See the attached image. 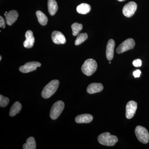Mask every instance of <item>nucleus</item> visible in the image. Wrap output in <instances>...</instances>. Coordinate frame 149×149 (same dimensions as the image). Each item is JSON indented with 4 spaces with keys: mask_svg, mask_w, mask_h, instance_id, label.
<instances>
[{
    "mask_svg": "<svg viewBox=\"0 0 149 149\" xmlns=\"http://www.w3.org/2000/svg\"><path fill=\"white\" fill-rule=\"evenodd\" d=\"M59 81L58 80H52L45 86L42 93V96L45 99L52 97L58 89Z\"/></svg>",
    "mask_w": 149,
    "mask_h": 149,
    "instance_id": "nucleus-1",
    "label": "nucleus"
},
{
    "mask_svg": "<svg viewBox=\"0 0 149 149\" xmlns=\"http://www.w3.org/2000/svg\"><path fill=\"white\" fill-rule=\"evenodd\" d=\"M97 68V62L93 59H88L84 63L81 70L83 73L87 76H90L95 73Z\"/></svg>",
    "mask_w": 149,
    "mask_h": 149,
    "instance_id": "nucleus-2",
    "label": "nucleus"
},
{
    "mask_svg": "<svg viewBox=\"0 0 149 149\" xmlns=\"http://www.w3.org/2000/svg\"><path fill=\"white\" fill-rule=\"evenodd\" d=\"M98 141L100 144L104 146H113L118 141L116 136L111 135L108 132L102 133L98 137Z\"/></svg>",
    "mask_w": 149,
    "mask_h": 149,
    "instance_id": "nucleus-3",
    "label": "nucleus"
},
{
    "mask_svg": "<svg viewBox=\"0 0 149 149\" xmlns=\"http://www.w3.org/2000/svg\"><path fill=\"white\" fill-rule=\"evenodd\" d=\"M64 103L61 101H58L54 104L50 113V116L52 120H56L60 116L64 109Z\"/></svg>",
    "mask_w": 149,
    "mask_h": 149,
    "instance_id": "nucleus-4",
    "label": "nucleus"
},
{
    "mask_svg": "<svg viewBox=\"0 0 149 149\" xmlns=\"http://www.w3.org/2000/svg\"><path fill=\"white\" fill-rule=\"evenodd\" d=\"M135 133L137 139L141 143L143 144L148 143L149 134L146 128L141 125L137 126L135 129Z\"/></svg>",
    "mask_w": 149,
    "mask_h": 149,
    "instance_id": "nucleus-5",
    "label": "nucleus"
},
{
    "mask_svg": "<svg viewBox=\"0 0 149 149\" xmlns=\"http://www.w3.org/2000/svg\"><path fill=\"white\" fill-rule=\"evenodd\" d=\"M136 43L133 39L129 38L123 41L116 49V51L117 54H120L132 49L135 47Z\"/></svg>",
    "mask_w": 149,
    "mask_h": 149,
    "instance_id": "nucleus-6",
    "label": "nucleus"
},
{
    "mask_svg": "<svg viewBox=\"0 0 149 149\" xmlns=\"http://www.w3.org/2000/svg\"><path fill=\"white\" fill-rule=\"evenodd\" d=\"M137 5L135 2L130 1L125 4L123 9V13L125 17H130L136 12Z\"/></svg>",
    "mask_w": 149,
    "mask_h": 149,
    "instance_id": "nucleus-7",
    "label": "nucleus"
},
{
    "mask_svg": "<svg viewBox=\"0 0 149 149\" xmlns=\"http://www.w3.org/2000/svg\"><path fill=\"white\" fill-rule=\"evenodd\" d=\"M41 64L37 61H31L27 63L24 65L20 66L19 71L22 73H28L37 69V67L41 66Z\"/></svg>",
    "mask_w": 149,
    "mask_h": 149,
    "instance_id": "nucleus-8",
    "label": "nucleus"
},
{
    "mask_svg": "<svg viewBox=\"0 0 149 149\" xmlns=\"http://www.w3.org/2000/svg\"><path fill=\"white\" fill-rule=\"evenodd\" d=\"M137 109V103L134 101L128 102L126 106L125 116L128 119L132 118L136 113Z\"/></svg>",
    "mask_w": 149,
    "mask_h": 149,
    "instance_id": "nucleus-9",
    "label": "nucleus"
},
{
    "mask_svg": "<svg viewBox=\"0 0 149 149\" xmlns=\"http://www.w3.org/2000/svg\"><path fill=\"white\" fill-rule=\"evenodd\" d=\"M52 38L53 42L55 44H64L66 42V39L64 35L59 31H54L52 34Z\"/></svg>",
    "mask_w": 149,
    "mask_h": 149,
    "instance_id": "nucleus-10",
    "label": "nucleus"
},
{
    "mask_svg": "<svg viewBox=\"0 0 149 149\" xmlns=\"http://www.w3.org/2000/svg\"><path fill=\"white\" fill-rule=\"evenodd\" d=\"M115 46V42L114 40L112 39L110 40L108 42L107 46L106 52L107 58L108 60L109 61L113 58Z\"/></svg>",
    "mask_w": 149,
    "mask_h": 149,
    "instance_id": "nucleus-11",
    "label": "nucleus"
},
{
    "mask_svg": "<svg viewBox=\"0 0 149 149\" xmlns=\"http://www.w3.org/2000/svg\"><path fill=\"white\" fill-rule=\"evenodd\" d=\"M26 40L23 43V45L26 48H31L34 46L35 42V37L33 35V32L31 30H28L25 34Z\"/></svg>",
    "mask_w": 149,
    "mask_h": 149,
    "instance_id": "nucleus-12",
    "label": "nucleus"
},
{
    "mask_svg": "<svg viewBox=\"0 0 149 149\" xmlns=\"http://www.w3.org/2000/svg\"><path fill=\"white\" fill-rule=\"evenodd\" d=\"M103 86L101 83H93L89 85L87 91L89 94H93L101 92L103 90Z\"/></svg>",
    "mask_w": 149,
    "mask_h": 149,
    "instance_id": "nucleus-13",
    "label": "nucleus"
},
{
    "mask_svg": "<svg viewBox=\"0 0 149 149\" xmlns=\"http://www.w3.org/2000/svg\"><path fill=\"white\" fill-rule=\"evenodd\" d=\"M19 15L16 10H12L9 12L6 16V21L8 25H12L18 18Z\"/></svg>",
    "mask_w": 149,
    "mask_h": 149,
    "instance_id": "nucleus-14",
    "label": "nucleus"
},
{
    "mask_svg": "<svg viewBox=\"0 0 149 149\" xmlns=\"http://www.w3.org/2000/svg\"><path fill=\"white\" fill-rule=\"evenodd\" d=\"M93 119V116L91 114H83L76 116L75 121L78 123H88L92 122Z\"/></svg>",
    "mask_w": 149,
    "mask_h": 149,
    "instance_id": "nucleus-15",
    "label": "nucleus"
},
{
    "mask_svg": "<svg viewBox=\"0 0 149 149\" xmlns=\"http://www.w3.org/2000/svg\"><path fill=\"white\" fill-rule=\"evenodd\" d=\"M48 8L50 15H54L55 14L58 9V6L56 0H48Z\"/></svg>",
    "mask_w": 149,
    "mask_h": 149,
    "instance_id": "nucleus-16",
    "label": "nucleus"
},
{
    "mask_svg": "<svg viewBox=\"0 0 149 149\" xmlns=\"http://www.w3.org/2000/svg\"><path fill=\"white\" fill-rule=\"evenodd\" d=\"M22 106L19 102H16L11 107L9 115L11 117L15 116L21 111Z\"/></svg>",
    "mask_w": 149,
    "mask_h": 149,
    "instance_id": "nucleus-17",
    "label": "nucleus"
},
{
    "mask_svg": "<svg viewBox=\"0 0 149 149\" xmlns=\"http://www.w3.org/2000/svg\"><path fill=\"white\" fill-rule=\"evenodd\" d=\"M91 9V6L85 3L80 4L79 6H77V13L83 15L88 13L90 12Z\"/></svg>",
    "mask_w": 149,
    "mask_h": 149,
    "instance_id": "nucleus-18",
    "label": "nucleus"
},
{
    "mask_svg": "<svg viewBox=\"0 0 149 149\" xmlns=\"http://www.w3.org/2000/svg\"><path fill=\"white\" fill-rule=\"evenodd\" d=\"M36 14L40 24L42 26L46 25L47 23L48 19L45 15L40 10L37 11Z\"/></svg>",
    "mask_w": 149,
    "mask_h": 149,
    "instance_id": "nucleus-19",
    "label": "nucleus"
},
{
    "mask_svg": "<svg viewBox=\"0 0 149 149\" xmlns=\"http://www.w3.org/2000/svg\"><path fill=\"white\" fill-rule=\"evenodd\" d=\"M36 143L35 139L33 137H30L27 139L26 143L23 146V149H35Z\"/></svg>",
    "mask_w": 149,
    "mask_h": 149,
    "instance_id": "nucleus-20",
    "label": "nucleus"
},
{
    "mask_svg": "<svg viewBox=\"0 0 149 149\" xmlns=\"http://www.w3.org/2000/svg\"><path fill=\"white\" fill-rule=\"evenodd\" d=\"M88 35L87 33H83L79 34L77 35L74 44H75V45H79L83 43V42H85V40L88 39Z\"/></svg>",
    "mask_w": 149,
    "mask_h": 149,
    "instance_id": "nucleus-21",
    "label": "nucleus"
},
{
    "mask_svg": "<svg viewBox=\"0 0 149 149\" xmlns=\"http://www.w3.org/2000/svg\"><path fill=\"white\" fill-rule=\"evenodd\" d=\"M83 25L79 24L77 22L73 23L71 25V28L72 30V35L73 36H77L79 34V32L83 29Z\"/></svg>",
    "mask_w": 149,
    "mask_h": 149,
    "instance_id": "nucleus-22",
    "label": "nucleus"
},
{
    "mask_svg": "<svg viewBox=\"0 0 149 149\" xmlns=\"http://www.w3.org/2000/svg\"><path fill=\"white\" fill-rule=\"evenodd\" d=\"M9 102L8 98L0 95V106L1 107H5L8 105Z\"/></svg>",
    "mask_w": 149,
    "mask_h": 149,
    "instance_id": "nucleus-23",
    "label": "nucleus"
},
{
    "mask_svg": "<svg viewBox=\"0 0 149 149\" xmlns=\"http://www.w3.org/2000/svg\"><path fill=\"white\" fill-rule=\"evenodd\" d=\"M133 64L136 67H139L142 65V61L140 59L135 60L133 62Z\"/></svg>",
    "mask_w": 149,
    "mask_h": 149,
    "instance_id": "nucleus-24",
    "label": "nucleus"
},
{
    "mask_svg": "<svg viewBox=\"0 0 149 149\" xmlns=\"http://www.w3.org/2000/svg\"><path fill=\"white\" fill-rule=\"evenodd\" d=\"M6 27L5 21L2 16L0 17V27L5 28Z\"/></svg>",
    "mask_w": 149,
    "mask_h": 149,
    "instance_id": "nucleus-25",
    "label": "nucleus"
},
{
    "mask_svg": "<svg viewBox=\"0 0 149 149\" xmlns=\"http://www.w3.org/2000/svg\"><path fill=\"white\" fill-rule=\"evenodd\" d=\"M141 73V72L140 70H135L133 72V75L134 76V77L137 78V77H140V75Z\"/></svg>",
    "mask_w": 149,
    "mask_h": 149,
    "instance_id": "nucleus-26",
    "label": "nucleus"
},
{
    "mask_svg": "<svg viewBox=\"0 0 149 149\" xmlns=\"http://www.w3.org/2000/svg\"><path fill=\"white\" fill-rule=\"evenodd\" d=\"M118 1H119L122 2L123 1H125V0H118Z\"/></svg>",
    "mask_w": 149,
    "mask_h": 149,
    "instance_id": "nucleus-27",
    "label": "nucleus"
},
{
    "mask_svg": "<svg viewBox=\"0 0 149 149\" xmlns=\"http://www.w3.org/2000/svg\"><path fill=\"white\" fill-rule=\"evenodd\" d=\"M1 59H2V56H0V61H1Z\"/></svg>",
    "mask_w": 149,
    "mask_h": 149,
    "instance_id": "nucleus-28",
    "label": "nucleus"
},
{
    "mask_svg": "<svg viewBox=\"0 0 149 149\" xmlns=\"http://www.w3.org/2000/svg\"><path fill=\"white\" fill-rule=\"evenodd\" d=\"M109 63H111V62H110V61H109Z\"/></svg>",
    "mask_w": 149,
    "mask_h": 149,
    "instance_id": "nucleus-29",
    "label": "nucleus"
}]
</instances>
